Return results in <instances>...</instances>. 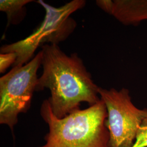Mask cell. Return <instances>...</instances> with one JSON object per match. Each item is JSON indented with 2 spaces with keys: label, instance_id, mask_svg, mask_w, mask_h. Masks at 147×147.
<instances>
[{
  "label": "cell",
  "instance_id": "cell-1",
  "mask_svg": "<svg viewBox=\"0 0 147 147\" xmlns=\"http://www.w3.org/2000/svg\"><path fill=\"white\" fill-rule=\"evenodd\" d=\"M41 47L43 71L36 91L49 89L51 96L47 100L55 116L63 118L80 109L81 102L92 106L100 101L99 87L77 53L68 56L56 44Z\"/></svg>",
  "mask_w": 147,
  "mask_h": 147
},
{
  "label": "cell",
  "instance_id": "cell-2",
  "mask_svg": "<svg viewBox=\"0 0 147 147\" xmlns=\"http://www.w3.org/2000/svg\"><path fill=\"white\" fill-rule=\"evenodd\" d=\"M40 115L49 132L44 137L45 143L39 147H111L106 125L107 112L101 99L63 118L55 116L47 99L41 106Z\"/></svg>",
  "mask_w": 147,
  "mask_h": 147
},
{
  "label": "cell",
  "instance_id": "cell-3",
  "mask_svg": "<svg viewBox=\"0 0 147 147\" xmlns=\"http://www.w3.org/2000/svg\"><path fill=\"white\" fill-rule=\"evenodd\" d=\"M45 11L42 22L29 36L26 38L5 45L0 49L1 53H15L17 59L13 67L22 66L29 62L39 47L45 44H56L65 40L73 32L76 22L70 17L76 11L86 5L84 0H73L58 8L54 7L39 0Z\"/></svg>",
  "mask_w": 147,
  "mask_h": 147
},
{
  "label": "cell",
  "instance_id": "cell-4",
  "mask_svg": "<svg viewBox=\"0 0 147 147\" xmlns=\"http://www.w3.org/2000/svg\"><path fill=\"white\" fill-rule=\"evenodd\" d=\"M42 61L40 51L29 62L14 67L0 78V124L8 126L11 131L18 121L19 115L26 112L31 107Z\"/></svg>",
  "mask_w": 147,
  "mask_h": 147
},
{
  "label": "cell",
  "instance_id": "cell-5",
  "mask_svg": "<svg viewBox=\"0 0 147 147\" xmlns=\"http://www.w3.org/2000/svg\"><path fill=\"white\" fill-rule=\"evenodd\" d=\"M100 99L107 112L106 125L110 134L111 147H132L147 109H140L134 104L130 91L99 87Z\"/></svg>",
  "mask_w": 147,
  "mask_h": 147
},
{
  "label": "cell",
  "instance_id": "cell-6",
  "mask_svg": "<svg viewBox=\"0 0 147 147\" xmlns=\"http://www.w3.org/2000/svg\"><path fill=\"white\" fill-rule=\"evenodd\" d=\"M98 7L126 26L147 20V0H98Z\"/></svg>",
  "mask_w": 147,
  "mask_h": 147
},
{
  "label": "cell",
  "instance_id": "cell-7",
  "mask_svg": "<svg viewBox=\"0 0 147 147\" xmlns=\"http://www.w3.org/2000/svg\"><path fill=\"white\" fill-rule=\"evenodd\" d=\"M32 0H1L0 11L6 13L8 18V25L15 23L16 19L20 15L24 16V7Z\"/></svg>",
  "mask_w": 147,
  "mask_h": 147
},
{
  "label": "cell",
  "instance_id": "cell-8",
  "mask_svg": "<svg viewBox=\"0 0 147 147\" xmlns=\"http://www.w3.org/2000/svg\"><path fill=\"white\" fill-rule=\"evenodd\" d=\"M132 147H147V115L142 121Z\"/></svg>",
  "mask_w": 147,
  "mask_h": 147
},
{
  "label": "cell",
  "instance_id": "cell-9",
  "mask_svg": "<svg viewBox=\"0 0 147 147\" xmlns=\"http://www.w3.org/2000/svg\"><path fill=\"white\" fill-rule=\"evenodd\" d=\"M15 53H0V73H3L11 65H14L17 59Z\"/></svg>",
  "mask_w": 147,
  "mask_h": 147
}]
</instances>
